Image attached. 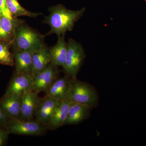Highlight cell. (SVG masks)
Returning <instances> with one entry per match:
<instances>
[{
	"label": "cell",
	"mask_w": 146,
	"mask_h": 146,
	"mask_svg": "<svg viewBox=\"0 0 146 146\" xmlns=\"http://www.w3.org/2000/svg\"><path fill=\"white\" fill-rule=\"evenodd\" d=\"M71 78L67 74L61 78H58L47 90L46 96L60 101L67 100Z\"/></svg>",
	"instance_id": "10"
},
{
	"label": "cell",
	"mask_w": 146,
	"mask_h": 146,
	"mask_svg": "<svg viewBox=\"0 0 146 146\" xmlns=\"http://www.w3.org/2000/svg\"><path fill=\"white\" fill-rule=\"evenodd\" d=\"M7 7L13 17L17 18L22 16H26L31 18H36L42 13L31 12L24 8L18 0H6Z\"/></svg>",
	"instance_id": "18"
},
{
	"label": "cell",
	"mask_w": 146,
	"mask_h": 146,
	"mask_svg": "<svg viewBox=\"0 0 146 146\" xmlns=\"http://www.w3.org/2000/svg\"></svg>",
	"instance_id": "24"
},
{
	"label": "cell",
	"mask_w": 146,
	"mask_h": 146,
	"mask_svg": "<svg viewBox=\"0 0 146 146\" xmlns=\"http://www.w3.org/2000/svg\"><path fill=\"white\" fill-rule=\"evenodd\" d=\"M21 97L3 96L0 99V109L10 119H20Z\"/></svg>",
	"instance_id": "11"
},
{
	"label": "cell",
	"mask_w": 146,
	"mask_h": 146,
	"mask_svg": "<svg viewBox=\"0 0 146 146\" xmlns=\"http://www.w3.org/2000/svg\"><path fill=\"white\" fill-rule=\"evenodd\" d=\"M3 14L2 13L1 11L0 10V21H1V20L2 18L3 17Z\"/></svg>",
	"instance_id": "23"
},
{
	"label": "cell",
	"mask_w": 146,
	"mask_h": 146,
	"mask_svg": "<svg viewBox=\"0 0 146 146\" xmlns=\"http://www.w3.org/2000/svg\"><path fill=\"white\" fill-rule=\"evenodd\" d=\"M9 119L4 115L0 109V128H4L6 124Z\"/></svg>",
	"instance_id": "22"
},
{
	"label": "cell",
	"mask_w": 146,
	"mask_h": 146,
	"mask_svg": "<svg viewBox=\"0 0 146 146\" xmlns=\"http://www.w3.org/2000/svg\"><path fill=\"white\" fill-rule=\"evenodd\" d=\"M39 93L33 91L25 92L21 97V115L22 120L32 119L35 117V112L39 101Z\"/></svg>",
	"instance_id": "9"
},
{
	"label": "cell",
	"mask_w": 146,
	"mask_h": 146,
	"mask_svg": "<svg viewBox=\"0 0 146 146\" xmlns=\"http://www.w3.org/2000/svg\"><path fill=\"white\" fill-rule=\"evenodd\" d=\"M85 10V7L78 10H70L60 4L51 7L48 9L49 14L45 17L43 22L50 27L49 32L45 35L55 34L58 36L72 31Z\"/></svg>",
	"instance_id": "1"
},
{
	"label": "cell",
	"mask_w": 146,
	"mask_h": 146,
	"mask_svg": "<svg viewBox=\"0 0 146 146\" xmlns=\"http://www.w3.org/2000/svg\"><path fill=\"white\" fill-rule=\"evenodd\" d=\"M33 89V78L31 74L14 71L4 96L22 97L25 92Z\"/></svg>",
	"instance_id": "6"
},
{
	"label": "cell",
	"mask_w": 146,
	"mask_h": 146,
	"mask_svg": "<svg viewBox=\"0 0 146 146\" xmlns=\"http://www.w3.org/2000/svg\"><path fill=\"white\" fill-rule=\"evenodd\" d=\"M0 10L2 13L3 16L6 18L11 20L16 18L13 17L7 5L6 0H0Z\"/></svg>",
	"instance_id": "20"
},
{
	"label": "cell",
	"mask_w": 146,
	"mask_h": 146,
	"mask_svg": "<svg viewBox=\"0 0 146 146\" xmlns=\"http://www.w3.org/2000/svg\"><path fill=\"white\" fill-rule=\"evenodd\" d=\"M65 34L58 36L57 43L54 46L50 47L51 62L56 66L64 68L66 61L68 43L65 40Z\"/></svg>",
	"instance_id": "14"
},
{
	"label": "cell",
	"mask_w": 146,
	"mask_h": 146,
	"mask_svg": "<svg viewBox=\"0 0 146 146\" xmlns=\"http://www.w3.org/2000/svg\"><path fill=\"white\" fill-rule=\"evenodd\" d=\"M24 21L17 18L11 20L3 16L0 21V41L8 42L12 44L16 28Z\"/></svg>",
	"instance_id": "17"
},
{
	"label": "cell",
	"mask_w": 146,
	"mask_h": 146,
	"mask_svg": "<svg viewBox=\"0 0 146 146\" xmlns=\"http://www.w3.org/2000/svg\"><path fill=\"white\" fill-rule=\"evenodd\" d=\"M92 108L86 105L72 103L64 125H76L87 119Z\"/></svg>",
	"instance_id": "13"
},
{
	"label": "cell",
	"mask_w": 146,
	"mask_h": 146,
	"mask_svg": "<svg viewBox=\"0 0 146 146\" xmlns=\"http://www.w3.org/2000/svg\"><path fill=\"white\" fill-rule=\"evenodd\" d=\"M67 43L68 50L63 70L65 74L72 78H76L86 55L81 44L72 38Z\"/></svg>",
	"instance_id": "5"
},
{
	"label": "cell",
	"mask_w": 146,
	"mask_h": 146,
	"mask_svg": "<svg viewBox=\"0 0 146 146\" xmlns=\"http://www.w3.org/2000/svg\"><path fill=\"white\" fill-rule=\"evenodd\" d=\"M67 100L72 103L86 105L93 108L98 106L99 97L94 87L76 78H72Z\"/></svg>",
	"instance_id": "3"
},
{
	"label": "cell",
	"mask_w": 146,
	"mask_h": 146,
	"mask_svg": "<svg viewBox=\"0 0 146 146\" xmlns=\"http://www.w3.org/2000/svg\"><path fill=\"white\" fill-rule=\"evenodd\" d=\"M46 35L29 26L24 21L16 29L15 36L11 44V50H26L34 52L45 43Z\"/></svg>",
	"instance_id": "2"
},
{
	"label": "cell",
	"mask_w": 146,
	"mask_h": 146,
	"mask_svg": "<svg viewBox=\"0 0 146 146\" xmlns=\"http://www.w3.org/2000/svg\"><path fill=\"white\" fill-rule=\"evenodd\" d=\"M72 102L68 100L62 101L58 106L51 119L46 125L48 129L54 130L64 125Z\"/></svg>",
	"instance_id": "16"
},
{
	"label": "cell",
	"mask_w": 146,
	"mask_h": 146,
	"mask_svg": "<svg viewBox=\"0 0 146 146\" xmlns=\"http://www.w3.org/2000/svg\"><path fill=\"white\" fill-rule=\"evenodd\" d=\"M14 54L15 72L31 74L32 72L33 52L29 51L16 50Z\"/></svg>",
	"instance_id": "15"
},
{
	"label": "cell",
	"mask_w": 146,
	"mask_h": 146,
	"mask_svg": "<svg viewBox=\"0 0 146 146\" xmlns=\"http://www.w3.org/2000/svg\"><path fill=\"white\" fill-rule=\"evenodd\" d=\"M60 73L58 66L51 63L44 70L32 76L34 91L46 93L53 82L56 80Z\"/></svg>",
	"instance_id": "7"
},
{
	"label": "cell",
	"mask_w": 146,
	"mask_h": 146,
	"mask_svg": "<svg viewBox=\"0 0 146 146\" xmlns=\"http://www.w3.org/2000/svg\"><path fill=\"white\" fill-rule=\"evenodd\" d=\"M51 62L50 47L44 44L39 49L33 52V68L31 75L44 70Z\"/></svg>",
	"instance_id": "12"
},
{
	"label": "cell",
	"mask_w": 146,
	"mask_h": 146,
	"mask_svg": "<svg viewBox=\"0 0 146 146\" xmlns=\"http://www.w3.org/2000/svg\"><path fill=\"white\" fill-rule=\"evenodd\" d=\"M61 102L47 96L39 98L35 112V119L46 125Z\"/></svg>",
	"instance_id": "8"
},
{
	"label": "cell",
	"mask_w": 146,
	"mask_h": 146,
	"mask_svg": "<svg viewBox=\"0 0 146 146\" xmlns=\"http://www.w3.org/2000/svg\"><path fill=\"white\" fill-rule=\"evenodd\" d=\"M9 135L5 128H0V146H4L7 145Z\"/></svg>",
	"instance_id": "21"
},
{
	"label": "cell",
	"mask_w": 146,
	"mask_h": 146,
	"mask_svg": "<svg viewBox=\"0 0 146 146\" xmlns=\"http://www.w3.org/2000/svg\"><path fill=\"white\" fill-rule=\"evenodd\" d=\"M4 128L9 134L31 136H42L48 129L46 125L33 119H9Z\"/></svg>",
	"instance_id": "4"
},
{
	"label": "cell",
	"mask_w": 146,
	"mask_h": 146,
	"mask_svg": "<svg viewBox=\"0 0 146 146\" xmlns=\"http://www.w3.org/2000/svg\"><path fill=\"white\" fill-rule=\"evenodd\" d=\"M11 44L0 41V64L14 67V54L11 51Z\"/></svg>",
	"instance_id": "19"
}]
</instances>
